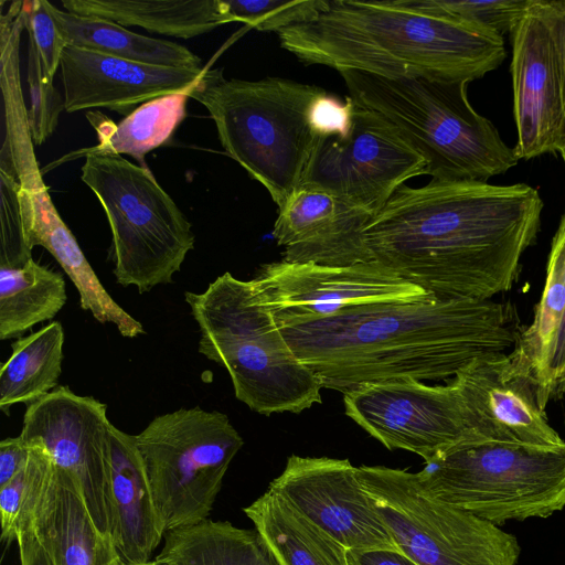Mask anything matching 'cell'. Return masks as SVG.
<instances>
[{
	"instance_id": "cell-1",
	"label": "cell",
	"mask_w": 565,
	"mask_h": 565,
	"mask_svg": "<svg viewBox=\"0 0 565 565\" xmlns=\"http://www.w3.org/2000/svg\"><path fill=\"white\" fill-rule=\"evenodd\" d=\"M543 206L525 183L404 184L363 237L374 260L428 294L488 300L512 289L522 255L540 232Z\"/></svg>"
},
{
	"instance_id": "cell-2",
	"label": "cell",
	"mask_w": 565,
	"mask_h": 565,
	"mask_svg": "<svg viewBox=\"0 0 565 565\" xmlns=\"http://www.w3.org/2000/svg\"><path fill=\"white\" fill-rule=\"evenodd\" d=\"M280 330L322 387L342 393L395 379L455 377L478 356L513 350L522 331L510 303L434 295L354 307Z\"/></svg>"
},
{
	"instance_id": "cell-3",
	"label": "cell",
	"mask_w": 565,
	"mask_h": 565,
	"mask_svg": "<svg viewBox=\"0 0 565 565\" xmlns=\"http://www.w3.org/2000/svg\"><path fill=\"white\" fill-rule=\"evenodd\" d=\"M307 65L388 78L479 79L507 56L502 35L390 1L331 0L316 17L278 32Z\"/></svg>"
},
{
	"instance_id": "cell-4",
	"label": "cell",
	"mask_w": 565,
	"mask_h": 565,
	"mask_svg": "<svg viewBox=\"0 0 565 565\" xmlns=\"http://www.w3.org/2000/svg\"><path fill=\"white\" fill-rule=\"evenodd\" d=\"M184 296L199 324V352L227 370L238 401L262 415L321 403L319 377L296 355L252 280L225 273L205 291Z\"/></svg>"
},
{
	"instance_id": "cell-5",
	"label": "cell",
	"mask_w": 565,
	"mask_h": 565,
	"mask_svg": "<svg viewBox=\"0 0 565 565\" xmlns=\"http://www.w3.org/2000/svg\"><path fill=\"white\" fill-rule=\"evenodd\" d=\"M339 73L359 107L387 121L423 156L431 180L487 182L516 166L514 149L469 103V83Z\"/></svg>"
},
{
	"instance_id": "cell-6",
	"label": "cell",
	"mask_w": 565,
	"mask_h": 565,
	"mask_svg": "<svg viewBox=\"0 0 565 565\" xmlns=\"http://www.w3.org/2000/svg\"><path fill=\"white\" fill-rule=\"evenodd\" d=\"M323 90L279 77L227 79L222 68L205 67L189 96L207 109L225 152L279 209L301 184L317 140L309 110Z\"/></svg>"
},
{
	"instance_id": "cell-7",
	"label": "cell",
	"mask_w": 565,
	"mask_h": 565,
	"mask_svg": "<svg viewBox=\"0 0 565 565\" xmlns=\"http://www.w3.org/2000/svg\"><path fill=\"white\" fill-rule=\"evenodd\" d=\"M84 158L81 179L108 220L117 282L139 294L170 284L194 248L191 223L147 167L119 154Z\"/></svg>"
},
{
	"instance_id": "cell-8",
	"label": "cell",
	"mask_w": 565,
	"mask_h": 565,
	"mask_svg": "<svg viewBox=\"0 0 565 565\" xmlns=\"http://www.w3.org/2000/svg\"><path fill=\"white\" fill-rule=\"evenodd\" d=\"M418 476L435 498L498 526L545 519L565 507V444H467L427 463Z\"/></svg>"
},
{
	"instance_id": "cell-9",
	"label": "cell",
	"mask_w": 565,
	"mask_h": 565,
	"mask_svg": "<svg viewBox=\"0 0 565 565\" xmlns=\"http://www.w3.org/2000/svg\"><path fill=\"white\" fill-rule=\"evenodd\" d=\"M135 439L166 533L209 518L244 445L227 415L199 406L154 417Z\"/></svg>"
},
{
	"instance_id": "cell-10",
	"label": "cell",
	"mask_w": 565,
	"mask_h": 565,
	"mask_svg": "<svg viewBox=\"0 0 565 565\" xmlns=\"http://www.w3.org/2000/svg\"><path fill=\"white\" fill-rule=\"evenodd\" d=\"M358 476L397 547L417 565L518 564L513 534L435 498L418 472L360 466Z\"/></svg>"
},
{
	"instance_id": "cell-11",
	"label": "cell",
	"mask_w": 565,
	"mask_h": 565,
	"mask_svg": "<svg viewBox=\"0 0 565 565\" xmlns=\"http://www.w3.org/2000/svg\"><path fill=\"white\" fill-rule=\"evenodd\" d=\"M345 414L390 450L420 456L425 465L467 444L483 441L471 428L459 388L395 379L343 393Z\"/></svg>"
},
{
	"instance_id": "cell-12",
	"label": "cell",
	"mask_w": 565,
	"mask_h": 565,
	"mask_svg": "<svg viewBox=\"0 0 565 565\" xmlns=\"http://www.w3.org/2000/svg\"><path fill=\"white\" fill-rule=\"evenodd\" d=\"M426 166L393 126L356 105L348 137H317L300 186L326 191L374 215L407 180L426 174Z\"/></svg>"
},
{
	"instance_id": "cell-13",
	"label": "cell",
	"mask_w": 565,
	"mask_h": 565,
	"mask_svg": "<svg viewBox=\"0 0 565 565\" xmlns=\"http://www.w3.org/2000/svg\"><path fill=\"white\" fill-rule=\"evenodd\" d=\"M252 281L280 329L364 305L431 296L376 260L343 267L280 260L263 265Z\"/></svg>"
},
{
	"instance_id": "cell-14",
	"label": "cell",
	"mask_w": 565,
	"mask_h": 565,
	"mask_svg": "<svg viewBox=\"0 0 565 565\" xmlns=\"http://www.w3.org/2000/svg\"><path fill=\"white\" fill-rule=\"evenodd\" d=\"M110 422L107 405L57 386L26 406L20 436L42 444L76 483L97 527L111 536Z\"/></svg>"
},
{
	"instance_id": "cell-15",
	"label": "cell",
	"mask_w": 565,
	"mask_h": 565,
	"mask_svg": "<svg viewBox=\"0 0 565 565\" xmlns=\"http://www.w3.org/2000/svg\"><path fill=\"white\" fill-rule=\"evenodd\" d=\"M268 490L348 550L401 552L348 459L292 455Z\"/></svg>"
},
{
	"instance_id": "cell-16",
	"label": "cell",
	"mask_w": 565,
	"mask_h": 565,
	"mask_svg": "<svg viewBox=\"0 0 565 565\" xmlns=\"http://www.w3.org/2000/svg\"><path fill=\"white\" fill-rule=\"evenodd\" d=\"M511 74L519 160L559 151L565 132L562 65L543 0H532L512 32Z\"/></svg>"
},
{
	"instance_id": "cell-17",
	"label": "cell",
	"mask_w": 565,
	"mask_h": 565,
	"mask_svg": "<svg viewBox=\"0 0 565 565\" xmlns=\"http://www.w3.org/2000/svg\"><path fill=\"white\" fill-rule=\"evenodd\" d=\"M452 379L469 424L483 440L545 447L565 444L540 405L536 382L509 352L478 356Z\"/></svg>"
},
{
	"instance_id": "cell-18",
	"label": "cell",
	"mask_w": 565,
	"mask_h": 565,
	"mask_svg": "<svg viewBox=\"0 0 565 565\" xmlns=\"http://www.w3.org/2000/svg\"><path fill=\"white\" fill-rule=\"evenodd\" d=\"M204 68L145 64L67 45L58 71L67 113L107 108L128 116L153 98L190 94Z\"/></svg>"
},
{
	"instance_id": "cell-19",
	"label": "cell",
	"mask_w": 565,
	"mask_h": 565,
	"mask_svg": "<svg viewBox=\"0 0 565 565\" xmlns=\"http://www.w3.org/2000/svg\"><path fill=\"white\" fill-rule=\"evenodd\" d=\"M372 217L331 193L299 186L278 209L273 236L284 262L352 266L374 260L363 237Z\"/></svg>"
},
{
	"instance_id": "cell-20",
	"label": "cell",
	"mask_w": 565,
	"mask_h": 565,
	"mask_svg": "<svg viewBox=\"0 0 565 565\" xmlns=\"http://www.w3.org/2000/svg\"><path fill=\"white\" fill-rule=\"evenodd\" d=\"M111 537L126 565L151 561L164 537L135 435L110 428Z\"/></svg>"
},
{
	"instance_id": "cell-21",
	"label": "cell",
	"mask_w": 565,
	"mask_h": 565,
	"mask_svg": "<svg viewBox=\"0 0 565 565\" xmlns=\"http://www.w3.org/2000/svg\"><path fill=\"white\" fill-rule=\"evenodd\" d=\"M30 532L52 565H124L113 537L92 519L76 483L56 468Z\"/></svg>"
},
{
	"instance_id": "cell-22",
	"label": "cell",
	"mask_w": 565,
	"mask_h": 565,
	"mask_svg": "<svg viewBox=\"0 0 565 565\" xmlns=\"http://www.w3.org/2000/svg\"><path fill=\"white\" fill-rule=\"evenodd\" d=\"M189 98L185 93L153 98L139 105L118 124L99 111L86 113V119L96 131L97 145L66 153L42 169V173L88 153H124L147 167L145 156L171 138L186 116Z\"/></svg>"
},
{
	"instance_id": "cell-23",
	"label": "cell",
	"mask_w": 565,
	"mask_h": 565,
	"mask_svg": "<svg viewBox=\"0 0 565 565\" xmlns=\"http://www.w3.org/2000/svg\"><path fill=\"white\" fill-rule=\"evenodd\" d=\"M72 13L190 39L230 23L223 0H63Z\"/></svg>"
},
{
	"instance_id": "cell-24",
	"label": "cell",
	"mask_w": 565,
	"mask_h": 565,
	"mask_svg": "<svg viewBox=\"0 0 565 565\" xmlns=\"http://www.w3.org/2000/svg\"><path fill=\"white\" fill-rule=\"evenodd\" d=\"M243 511L280 565H350L347 547L270 490Z\"/></svg>"
},
{
	"instance_id": "cell-25",
	"label": "cell",
	"mask_w": 565,
	"mask_h": 565,
	"mask_svg": "<svg viewBox=\"0 0 565 565\" xmlns=\"http://www.w3.org/2000/svg\"><path fill=\"white\" fill-rule=\"evenodd\" d=\"M66 45L152 65L202 70V60L178 43L135 33L114 21L60 10L46 1Z\"/></svg>"
},
{
	"instance_id": "cell-26",
	"label": "cell",
	"mask_w": 565,
	"mask_h": 565,
	"mask_svg": "<svg viewBox=\"0 0 565 565\" xmlns=\"http://www.w3.org/2000/svg\"><path fill=\"white\" fill-rule=\"evenodd\" d=\"M163 565H280L260 534L228 521L204 520L164 534Z\"/></svg>"
},
{
	"instance_id": "cell-27",
	"label": "cell",
	"mask_w": 565,
	"mask_h": 565,
	"mask_svg": "<svg viewBox=\"0 0 565 565\" xmlns=\"http://www.w3.org/2000/svg\"><path fill=\"white\" fill-rule=\"evenodd\" d=\"M64 330L53 321L11 343L12 353L0 370V409L26 406L57 387L62 373Z\"/></svg>"
},
{
	"instance_id": "cell-28",
	"label": "cell",
	"mask_w": 565,
	"mask_h": 565,
	"mask_svg": "<svg viewBox=\"0 0 565 565\" xmlns=\"http://www.w3.org/2000/svg\"><path fill=\"white\" fill-rule=\"evenodd\" d=\"M66 298L64 276L33 258L22 268H0V340L21 337L53 319Z\"/></svg>"
},
{
	"instance_id": "cell-29",
	"label": "cell",
	"mask_w": 565,
	"mask_h": 565,
	"mask_svg": "<svg viewBox=\"0 0 565 565\" xmlns=\"http://www.w3.org/2000/svg\"><path fill=\"white\" fill-rule=\"evenodd\" d=\"M25 443L30 446L26 463L0 487L1 539L8 544L17 541L20 534L30 532L33 516L55 470L52 457L42 444L35 440Z\"/></svg>"
},
{
	"instance_id": "cell-30",
	"label": "cell",
	"mask_w": 565,
	"mask_h": 565,
	"mask_svg": "<svg viewBox=\"0 0 565 565\" xmlns=\"http://www.w3.org/2000/svg\"><path fill=\"white\" fill-rule=\"evenodd\" d=\"M394 2L414 11L484 28L503 36L512 32L532 0H394Z\"/></svg>"
},
{
	"instance_id": "cell-31",
	"label": "cell",
	"mask_w": 565,
	"mask_h": 565,
	"mask_svg": "<svg viewBox=\"0 0 565 565\" xmlns=\"http://www.w3.org/2000/svg\"><path fill=\"white\" fill-rule=\"evenodd\" d=\"M231 22H243L258 31L280 32L316 17L326 0H223Z\"/></svg>"
},
{
	"instance_id": "cell-32",
	"label": "cell",
	"mask_w": 565,
	"mask_h": 565,
	"mask_svg": "<svg viewBox=\"0 0 565 565\" xmlns=\"http://www.w3.org/2000/svg\"><path fill=\"white\" fill-rule=\"evenodd\" d=\"M26 82L29 85L30 107L28 119L34 145H42L54 132L60 114L65 110L64 99L43 73L35 46L28 44Z\"/></svg>"
},
{
	"instance_id": "cell-33",
	"label": "cell",
	"mask_w": 565,
	"mask_h": 565,
	"mask_svg": "<svg viewBox=\"0 0 565 565\" xmlns=\"http://www.w3.org/2000/svg\"><path fill=\"white\" fill-rule=\"evenodd\" d=\"M0 268H22L32 259L19 198L18 183L0 171Z\"/></svg>"
},
{
	"instance_id": "cell-34",
	"label": "cell",
	"mask_w": 565,
	"mask_h": 565,
	"mask_svg": "<svg viewBox=\"0 0 565 565\" xmlns=\"http://www.w3.org/2000/svg\"><path fill=\"white\" fill-rule=\"evenodd\" d=\"M24 29L40 56L43 73L49 82H53L60 70L65 40L54 21L46 0L23 1Z\"/></svg>"
},
{
	"instance_id": "cell-35",
	"label": "cell",
	"mask_w": 565,
	"mask_h": 565,
	"mask_svg": "<svg viewBox=\"0 0 565 565\" xmlns=\"http://www.w3.org/2000/svg\"><path fill=\"white\" fill-rule=\"evenodd\" d=\"M356 105L351 97L341 100L323 90L312 103L309 122L317 137L345 138L351 132Z\"/></svg>"
},
{
	"instance_id": "cell-36",
	"label": "cell",
	"mask_w": 565,
	"mask_h": 565,
	"mask_svg": "<svg viewBox=\"0 0 565 565\" xmlns=\"http://www.w3.org/2000/svg\"><path fill=\"white\" fill-rule=\"evenodd\" d=\"M561 250L565 274V212L552 239ZM565 396V318L559 333L557 348L551 370L548 401H557Z\"/></svg>"
},
{
	"instance_id": "cell-37",
	"label": "cell",
	"mask_w": 565,
	"mask_h": 565,
	"mask_svg": "<svg viewBox=\"0 0 565 565\" xmlns=\"http://www.w3.org/2000/svg\"><path fill=\"white\" fill-rule=\"evenodd\" d=\"M30 446L19 435L0 443V487L10 481L26 463Z\"/></svg>"
},
{
	"instance_id": "cell-38",
	"label": "cell",
	"mask_w": 565,
	"mask_h": 565,
	"mask_svg": "<svg viewBox=\"0 0 565 565\" xmlns=\"http://www.w3.org/2000/svg\"><path fill=\"white\" fill-rule=\"evenodd\" d=\"M543 6L559 55L565 95V0H543ZM558 152L565 163V132Z\"/></svg>"
},
{
	"instance_id": "cell-39",
	"label": "cell",
	"mask_w": 565,
	"mask_h": 565,
	"mask_svg": "<svg viewBox=\"0 0 565 565\" xmlns=\"http://www.w3.org/2000/svg\"><path fill=\"white\" fill-rule=\"evenodd\" d=\"M350 565H417L402 552L393 550H348Z\"/></svg>"
},
{
	"instance_id": "cell-40",
	"label": "cell",
	"mask_w": 565,
	"mask_h": 565,
	"mask_svg": "<svg viewBox=\"0 0 565 565\" xmlns=\"http://www.w3.org/2000/svg\"><path fill=\"white\" fill-rule=\"evenodd\" d=\"M126 565V564H124ZM131 565H163V564H160L158 563L157 561H149V562H146V563H140V564H131Z\"/></svg>"
}]
</instances>
